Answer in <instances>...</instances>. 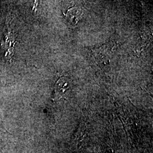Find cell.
Segmentation results:
<instances>
[{
    "label": "cell",
    "mask_w": 153,
    "mask_h": 153,
    "mask_svg": "<svg viewBox=\"0 0 153 153\" xmlns=\"http://www.w3.org/2000/svg\"><path fill=\"white\" fill-rule=\"evenodd\" d=\"M69 85L65 78H61L56 83L55 88V95H61L69 89Z\"/></svg>",
    "instance_id": "obj_1"
}]
</instances>
